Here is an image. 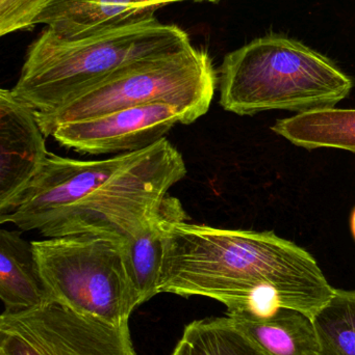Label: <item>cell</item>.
Wrapping results in <instances>:
<instances>
[{"mask_svg": "<svg viewBox=\"0 0 355 355\" xmlns=\"http://www.w3.org/2000/svg\"><path fill=\"white\" fill-rule=\"evenodd\" d=\"M352 233H354V235L355 237V209H354V213H352Z\"/></svg>", "mask_w": 355, "mask_h": 355, "instance_id": "cell-18", "label": "cell"}, {"mask_svg": "<svg viewBox=\"0 0 355 355\" xmlns=\"http://www.w3.org/2000/svg\"><path fill=\"white\" fill-rule=\"evenodd\" d=\"M227 316L267 355H319L313 319L292 309L279 308L264 317L247 313Z\"/></svg>", "mask_w": 355, "mask_h": 355, "instance_id": "cell-12", "label": "cell"}, {"mask_svg": "<svg viewBox=\"0 0 355 355\" xmlns=\"http://www.w3.org/2000/svg\"><path fill=\"white\" fill-rule=\"evenodd\" d=\"M212 2L218 1V0H210Z\"/></svg>", "mask_w": 355, "mask_h": 355, "instance_id": "cell-19", "label": "cell"}, {"mask_svg": "<svg viewBox=\"0 0 355 355\" xmlns=\"http://www.w3.org/2000/svg\"><path fill=\"white\" fill-rule=\"evenodd\" d=\"M187 175L168 139L106 159L50 153L41 172L8 206L0 223L45 238L104 234L131 240L156 216L169 190Z\"/></svg>", "mask_w": 355, "mask_h": 355, "instance_id": "cell-2", "label": "cell"}, {"mask_svg": "<svg viewBox=\"0 0 355 355\" xmlns=\"http://www.w3.org/2000/svg\"><path fill=\"white\" fill-rule=\"evenodd\" d=\"M51 302L110 324L129 325L141 306L129 259V240L79 234L31 241Z\"/></svg>", "mask_w": 355, "mask_h": 355, "instance_id": "cell-5", "label": "cell"}, {"mask_svg": "<svg viewBox=\"0 0 355 355\" xmlns=\"http://www.w3.org/2000/svg\"><path fill=\"white\" fill-rule=\"evenodd\" d=\"M220 105L238 116L267 110L306 112L333 108L354 81L327 56L300 42L267 35L225 55Z\"/></svg>", "mask_w": 355, "mask_h": 355, "instance_id": "cell-4", "label": "cell"}, {"mask_svg": "<svg viewBox=\"0 0 355 355\" xmlns=\"http://www.w3.org/2000/svg\"><path fill=\"white\" fill-rule=\"evenodd\" d=\"M35 110L12 89L0 91V209L38 176L49 152Z\"/></svg>", "mask_w": 355, "mask_h": 355, "instance_id": "cell-9", "label": "cell"}, {"mask_svg": "<svg viewBox=\"0 0 355 355\" xmlns=\"http://www.w3.org/2000/svg\"><path fill=\"white\" fill-rule=\"evenodd\" d=\"M0 298L8 314L35 310L51 302L40 275L31 242L20 233L0 231Z\"/></svg>", "mask_w": 355, "mask_h": 355, "instance_id": "cell-11", "label": "cell"}, {"mask_svg": "<svg viewBox=\"0 0 355 355\" xmlns=\"http://www.w3.org/2000/svg\"><path fill=\"white\" fill-rule=\"evenodd\" d=\"M183 215L185 211L181 200L167 196L151 223L129 240V266L141 304L160 294L165 233L169 223Z\"/></svg>", "mask_w": 355, "mask_h": 355, "instance_id": "cell-13", "label": "cell"}, {"mask_svg": "<svg viewBox=\"0 0 355 355\" xmlns=\"http://www.w3.org/2000/svg\"><path fill=\"white\" fill-rule=\"evenodd\" d=\"M272 131L304 149L336 148L355 153V110H313L279 121Z\"/></svg>", "mask_w": 355, "mask_h": 355, "instance_id": "cell-14", "label": "cell"}, {"mask_svg": "<svg viewBox=\"0 0 355 355\" xmlns=\"http://www.w3.org/2000/svg\"><path fill=\"white\" fill-rule=\"evenodd\" d=\"M0 355H137L129 325L110 324L49 302L0 317Z\"/></svg>", "mask_w": 355, "mask_h": 355, "instance_id": "cell-7", "label": "cell"}, {"mask_svg": "<svg viewBox=\"0 0 355 355\" xmlns=\"http://www.w3.org/2000/svg\"><path fill=\"white\" fill-rule=\"evenodd\" d=\"M171 355H175L174 352H172V354H171Z\"/></svg>", "mask_w": 355, "mask_h": 355, "instance_id": "cell-20", "label": "cell"}, {"mask_svg": "<svg viewBox=\"0 0 355 355\" xmlns=\"http://www.w3.org/2000/svg\"><path fill=\"white\" fill-rule=\"evenodd\" d=\"M201 116L196 110L174 104H142L60 125L50 137L81 154L118 155L145 149L165 139L177 124H192Z\"/></svg>", "mask_w": 355, "mask_h": 355, "instance_id": "cell-8", "label": "cell"}, {"mask_svg": "<svg viewBox=\"0 0 355 355\" xmlns=\"http://www.w3.org/2000/svg\"><path fill=\"white\" fill-rule=\"evenodd\" d=\"M173 352L175 355H267L229 316L189 323Z\"/></svg>", "mask_w": 355, "mask_h": 355, "instance_id": "cell-15", "label": "cell"}, {"mask_svg": "<svg viewBox=\"0 0 355 355\" xmlns=\"http://www.w3.org/2000/svg\"><path fill=\"white\" fill-rule=\"evenodd\" d=\"M169 223L164 237L160 293L204 296L227 314L264 317L279 308L310 318L335 293L314 257L273 232Z\"/></svg>", "mask_w": 355, "mask_h": 355, "instance_id": "cell-1", "label": "cell"}, {"mask_svg": "<svg viewBox=\"0 0 355 355\" xmlns=\"http://www.w3.org/2000/svg\"><path fill=\"white\" fill-rule=\"evenodd\" d=\"M217 81L210 54L192 44L125 64L58 110L47 114L35 112V116L47 137L60 125L142 104H174L204 116L210 110Z\"/></svg>", "mask_w": 355, "mask_h": 355, "instance_id": "cell-6", "label": "cell"}, {"mask_svg": "<svg viewBox=\"0 0 355 355\" xmlns=\"http://www.w3.org/2000/svg\"><path fill=\"white\" fill-rule=\"evenodd\" d=\"M179 1L210 0H58L38 24L64 39H79L154 18L160 8Z\"/></svg>", "mask_w": 355, "mask_h": 355, "instance_id": "cell-10", "label": "cell"}, {"mask_svg": "<svg viewBox=\"0 0 355 355\" xmlns=\"http://www.w3.org/2000/svg\"><path fill=\"white\" fill-rule=\"evenodd\" d=\"M58 0H0V35L35 26Z\"/></svg>", "mask_w": 355, "mask_h": 355, "instance_id": "cell-17", "label": "cell"}, {"mask_svg": "<svg viewBox=\"0 0 355 355\" xmlns=\"http://www.w3.org/2000/svg\"><path fill=\"white\" fill-rule=\"evenodd\" d=\"M319 355H355V290L335 289L313 318Z\"/></svg>", "mask_w": 355, "mask_h": 355, "instance_id": "cell-16", "label": "cell"}, {"mask_svg": "<svg viewBox=\"0 0 355 355\" xmlns=\"http://www.w3.org/2000/svg\"><path fill=\"white\" fill-rule=\"evenodd\" d=\"M191 45L181 27L156 17L79 39H64L46 27L29 46L10 89L35 112L47 114L125 64Z\"/></svg>", "mask_w": 355, "mask_h": 355, "instance_id": "cell-3", "label": "cell"}]
</instances>
